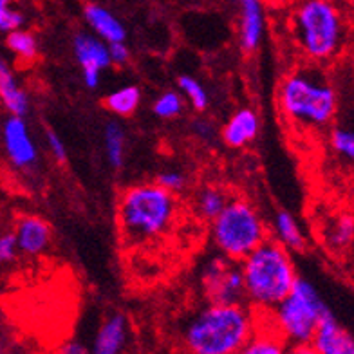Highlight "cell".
Here are the masks:
<instances>
[{
    "label": "cell",
    "instance_id": "6da1fadb",
    "mask_svg": "<svg viewBox=\"0 0 354 354\" xmlns=\"http://www.w3.org/2000/svg\"><path fill=\"white\" fill-rule=\"evenodd\" d=\"M288 10L291 42L304 62L324 66L340 56L347 20L336 0H297Z\"/></svg>",
    "mask_w": 354,
    "mask_h": 354
},
{
    "label": "cell",
    "instance_id": "7a4b0ae2",
    "mask_svg": "<svg viewBox=\"0 0 354 354\" xmlns=\"http://www.w3.org/2000/svg\"><path fill=\"white\" fill-rule=\"evenodd\" d=\"M277 105L286 122L300 131H324L335 122L338 94L315 64L295 67L280 80Z\"/></svg>",
    "mask_w": 354,
    "mask_h": 354
},
{
    "label": "cell",
    "instance_id": "3957f363",
    "mask_svg": "<svg viewBox=\"0 0 354 354\" xmlns=\"http://www.w3.org/2000/svg\"><path fill=\"white\" fill-rule=\"evenodd\" d=\"M259 315L246 302H208L190 317L183 344L190 354H235L253 336Z\"/></svg>",
    "mask_w": 354,
    "mask_h": 354
},
{
    "label": "cell",
    "instance_id": "277c9868",
    "mask_svg": "<svg viewBox=\"0 0 354 354\" xmlns=\"http://www.w3.org/2000/svg\"><path fill=\"white\" fill-rule=\"evenodd\" d=\"M179 212L176 194L158 183H136L118 199V228L132 246L150 244L172 228Z\"/></svg>",
    "mask_w": 354,
    "mask_h": 354
},
{
    "label": "cell",
    "instance_id": "5b68a950",
    "mask_svg": "<svg viewBox=\"0 0 354 354\" xmlns=\"http://www.w3.org/2000/svg\"><path fill=\"white\" fill-rule=\"evenodd\" d=\"M239 266L243 273L244 300L257 313L271 311L299 280L291 252L271 237L244 257Z\"/></svg>",
    "mask_w": 354,
    "mask_h": 354
},
{
    "label": "cell",
    "instance_id": "8992f818",
    "mask_svg": "<svg viewBox=\"0 0 354 354\" xmlns=\"http://www.w3.org/2000/svg\"><path fill=\"white\" fill-rule=\"evenodd\" d=\"M212 243L219 255L241 262L270 239V228L261 212L246 199L232 197L214 221H210Z\"/></svg>",
    "mask_w": 354,
    "mask_h": 354
},
{
    "label": "cell",
    "instance_id": "52a82bcc",
    "mask_svg": "<svg viewBox=\"0 0 354 354\" xmlns=\"http://www.w3.org/2000/svg\"><path fill=\"white\" fill-rule=\"evenodd\" d=\"M327 313H331V309L327 308L318 289L308 279L299 277L286 299L262 315L286 344L297 345L311 344L318 324Z\"/></svg>",
    "mask_w": 354,
    "mask_h": 354
},
{
    "label": "cell",
    "instance_id": "ba28073f",
    "mask_svg": "<svg viewBox=\"0 0 354 354\" xmlns=\"http://www.w3.org/2000/svg\"><path fill=\"white\" fill-rule=\"evenodd\" d=\"M201 288L208 302H244L243 273L239 262L226 257H214L201 270Z\"/></svg>",
    "mask_w": 354,
    "mask_h": 354
},
{
    "label": "cell",
    "instance_id": "9c48e42d",
    "mask_svg": "<svg viewBox=\"0 0 354 354\" xmlns=\"http://www.w3.org/2000/svg\"><path fill=\"white\" fill-rule=\"evenodd\" d=\"M73 51L84 75V84L88 88L98 87L102 82V73L111 66L109 44L93 33H78L73 40Z\"/></svg>",
    "mask_w": 354,
    "mask_h": 354
},
{
    "label": "cell",
    "instance_id": "30bf717a",
    "mask_svg": "<svg viewBox=\"0 0 354 354\" xmlns=\"http://www.w3.org/2000/svg\"><path fill=\"white\" fill-rule=\"evenodd\" d=\"M2 143L6 156L20 170L33 168L38 161V149L29 125L20 116H10L2 127Z\"/></svg>",
    "mask_w": 354,
    "mask_h": 354
},
{
    "label": "cell",
    "instance_id": "8fae6325",
    "mask_svg": "<svg viewBox=\"0 0 354 354\" xmlns=\"http://www.w3.org/2000/svg\"><path fill=\"white\" fill-rule=\"evenodd\" d=\"M266 6L261 0H244L239 4V44L246 55L261 49L266 37Z\"/></svg>",
    "mask_w": 354,
    "mask_h": 354
},
{
    "label": "cell",
    "instance_id": "7c38bea8",
    "mask_svg": "<svg viewBox=\"0 0 354 354\" xmlns=\"http://www.w3.org/2000/svg\"><path fill=\"white\" fill-rule=\"evenodd\" d=\"M15 239L19 253L26 257H40L51 246V226L38 215H24L15 226Z\"/></svg>",
    "mask_w": 354,
    "mask_h": 354
},
{
    "label": "cell",
    "instance_id": "4fadbf2b",
    "mask_svg": "<svg viewBox=\"0 0 354 354\" xmlns=\"http://www.w3.org/2000/svg\"><path fill=\"white\" fill-rule=\"evenodd\" d=\"M311 345L318 354H354V340L333 313H327L313 335Z\"/></svg>",
    "mask_w": 354,
    "mask_h": 354
},
{
    "label": "cell",
    "instance_id": "5bb4252c",
    "mask_svg": "<svg viewBox=\"0 0 354 354\" xmlns=\"http://www.w3.org/2000/svg\"><path fill=\"white\" fill-rule=\"evenodd\" d=\"M261 131V120L253 109L244 107L233 112L223 127V141L230 149H244L252 143Z\"/></svg>",
    "mask_w": 354,
    "mask_h": 354
},
{
    "label": "cell",
    "instance_id": "9a60e30c",
    "mask_svg": "<svg viewBox=\"0 0 354 354\" xmlns=\"http://www.w3.org/2000/svg\"><path fill=\"white\" fill-rule=\"evenodd\" d=\"M84 19L87 26L91 28L93 35L102 38L105 44L125 42L127 29L123 22L118 19L116 15L109 11L105 6L100 4H87L84 8Z\"/></svg>",
    "mask_w": 354,
    "mask_h": 354
},
{
    "label": "cell",
    "instance_id": "2e32d148",
    "mask_svg": "<svg viewBox=\"0 0 354 354\" xmlns=\"http://www.w3.org/2000/svg\"><path fill=\"white\" fill-rule=\"evenodd\" d=\"M129 336V322L125 315L116 313L100 326L94 336L93 354H122Z\"/></svg>",
    "mask_w": 354,
    "mask_h": 354
},
{
    "label": "cell",
    "instance_id": "e0dca14e",
    "mask_svg": "<svg viewBox=\"0 0 354 354\" xmlns=\"http://www.w3.org/2000/svg\"><path fill=\"white\" fill-rule=\"evenodd\" d=\"M0 102L10 112V116L26 118L29 112V96L26 88L15 76V71L6 60L0 58Z\"/></svg>",
    "mask_w": 354,
    "mask_h": 354
},
{
    "label": "cell",
    "instance_id": "ac0fdd59",
    "mask_svg": "<svg viewBox=\"0 0 354 354\" xmlns=\"http://www.w3.org/2000/svg\"><path fill=\"white\" fill-rule=\"evenodd\" d=\"M257 315H259V324L255 333L235 354H286L288 344L282 340V336L271 327L262 313Z\"/></svg>",
    "mask_w": 354,
    "mask_h": 354
},
{
    "label": "cell",
    "instance_id": "d6986e66",
    "mask_svg": "<svg viewBox=\"0 0 354 354\" xmlns=\"http://www.w3.org/2000/svg\"><path fill=\"white\" fill-rule=\"evenodd\" d=\"M288 252H304L306 250V233L293 214L279 210L273 217V237Z\"/></svg>",
    "mask_w": 354,
    "mask_h": 354
},
{
    "label": "cell",
    "instance_id": "ffe728a7",
    "mask_svg": "<svg viewBox=\"0 0 354 354\" xmlns=\"http://www.w3.org/2000/svg\"><path fill=\"white\" fill-rule=\"evenodd\" d=\"M324 237L329 248L335 252H345L353 246L354 239V221L353 214L349 212H340L336 214L324 230Z\"/></svg>",
    "mask_w": 354,
    "mask_h": 354
},
{
    "label": "cell",
    "instance_id": "44dd1931",
    "mask_svg": "<svg viewBox=\"0 0 354 354\" xmlns=\"http://www.w3.org/2000/svg\"><path fill=\"white\" fill-rule=\"evenodd\" d=\"M232 197L226 194L221 187L215 185H206L201 188L196 194V201H194V208H196L197 215L203 221H214L217 215L223 212V208L228 205V201Z\"/></svg>",
    "mask_w": 354,
    "mask_h": 354
},
{
    "label": "cell",
    "instance_id": "7402d4cb",
    "mask_svg": "<svg viewBox=\"0 0 354 354\" xmlns=\"http://www.w3.org/2000/svg\"><path fill=\"white\" fill-rule=\"evenodd\" d=\"M141 103V88L138 85H123L103 100V105L116 116L127 118L138 111Z\"/></svg>",
    "mask_w": 354,
    "mask_h": 354
},
{
    "label": "cell",
    "instance_id": "603a6c76",
    "mask_svg": "<svg viewBox=\"0 0 354 354\" xmlns=\"http://www.w3.org/2000/svg\"><path fill=\"white\" fill-rule=\"evenodd\" d=\"M103 145H105V154L112 168H122L125 163L127 140L125 131L120 122H109L103 129Z\"/></svg>",
    "mask_w": 354,
    "mask_h": 354
},
{
    "label": "cell",
    "instance_id": "cb8c5ba5",
    "mask_svg": "<svg viewBox=\"0 0 354 354\" xmlns=\"http://www.w3.org/2000/svg\"><path fill=\"white\" fill-rule=\"evenodd\" d=\"M6 44L8 49L22 62H33L38 56V40L28 29L20 28L8 33Z\"/></svg>",
    "mask_w": 354,
    "mask_h": 354
},
{
    "label": "cell",
    "instance_id": "d4e9b609",
    "mask_svg": "<svg viewBox=\"0 0 354 354\" xmlns=\"http://www.w3.org/2000/svg\"><path fill=\"white\" fill-rule=\"evenodd\" d=\"M177 85H179V93L185 98V102L190 103L197 112H203L208 109L210 96H208V91L199 80L190 75H183L177 80Z\"/></svg>",
    "mask_w": 354,
    "mask_h": 354
},
{
    "label": "cell",
    "instance_id": "484cf974",
    "mask_svg": "<svg viewBox=\"0 0 354 354\" xmlns=\"http://www.w3.org/2000/svg\"><path fill=\"white\" fill-rule=\"evenodd\" d=\"M152 109L159 120H174L185 111V98L179 91H165L156 98Z\"/></svg>",
    "mask_w": 354,
    "mask_h": 354
},
{
    "label": "cell",
    "instance_id": "4316f807",
    "mask_svg": "<svg viewBox=\"0 0 354 354\" xmlns=\"http://www.w3.org/2000/svg\"><path fill=\"white\" fill-rule=\"evenodd\" d=\"M329 145L336 154L345 161H353L354 158V134L345 127H333L329 132Z\"/></svg>",
    "mask_w": 354,
    "mask_h": 354
},
{
    "label": "cell",
    "instance_id": "83f0119b",
    "mask_svg": "<svg viewBox=\"0 0 354 354\" xmlns=\"http://www.w3.org/2000/svg\"><path fill=\"white\" fill-rule=\"evenodd\" d=\"M24 15L13 8V0H0V31L11 33L24 26Z\"/></svg>",
    "mask_w": 354,
    "mask_h": 354
},
{
    "label": "cell",
    "instance_id": "f1b7e54d",
    "mask_svg": "<svg viewBox=\"0 0 354 354\" xmlns=\"http://www.w3.org/2000/svg\"><path fill=\"white\" fill-rule=\"evenodd\" d=\"M156 183L170 194H177L187 187V176L181 170H163V172L158 174Z\"/></svg>",
    "mask_w": 354,
    "mask_h": 354
},
{
    "label": "cell",
    "instance_id": "f546056e",
    "mask_svg": "<svg viewBox=\"0 0 354 354\" xmlns=\"http://www.w3.org/2000/svg\"><path fill=\"white\" fill-rule=\"evenodd\" d=\"M19 255V246L13 232L0 233V266H6L13 262Z\"/></svg>",
    "mask_w": 354,
    "mask_h": 354
},
{
    "label": "cell",
    "instance_id": "4dcf8cb0",
    "mask_svg": "<svg viewBox=\"0 0 354 354\" xmlns=\"http://www.w3.org/2000/svg\"><path fill=\"white\" fill-rule=\"evenodd\" d=\"M47 149H49V152H51L53 158L58 161V163H66L67 161V147L66 143H64V140H62V136L56 134L55 131H47Z\"/></svg>",
    "mask_w": 354,
    "mask_h": 354
},
{
    "label": "cell",
    "instance_id": "1f68e13d",
    "mask_svg": "<svg viewBox=\"0 0 354 354\" xmlns=\"http://www.w3.org/2000/svg\"><path fill=\"white\" fill-rule=\"evenodd\" d=\"M109 58H111V66H125L127 62L131 60V51L125 42H114L109 44Z\"/></svg>",
    "mask_w": 354,
    "mask_h": 354
},
{
    "label": "cell",
    "instance_id": "d6a6232c",
    "mask_svg": "<svg viewBox=\"0 0 354 354\" xmlns=\"http://www.w3.org/2000/svg\"><path fill=\"white\" fill-rule=\"evenodd\" d=\"M194 134L206 143V141L214 140L217 132H215L214 125L208 120H199V122L194 123Z\"/></svg>",
    "mask_w": 354,
    "mask_h": 354
},
{
    "label": "cell",
    "instance_id": "836d02e7",
    "mask_svg": "<svg viewBox=\"0 0 354 354\" xmlns=\"http://www.w3.org/2000/svg\"><path fill=\"white\" fill-rule=\"evenodd\" d=\"M286 354H318V353L311 344H297V345H288Z\"/></svg>",
    "mask_w": 354,
    "mask_h": 354
},
{
    "label": "cell",
    "instance_id": "e575fe53",
    "mask_svg": "<svg viewBox=\"0 0 354 354\" xmlns=\"http://www.w3.org/2000/svg\"><path fill=\"white\" fill-rule=\"evenodd\" d=\"M62 354H88V351L85 349V345L80 344V342H67V344L62 347Z\"/></svg>",
    "mask_w": 354,
    "mask_h": 354
},
{
    "label": "cell",
    "instance_id": "d590c367",
    "mask_svg": "<svg viewBox=\"0 0 354 354\" xmlns=\"http://www.w3.org/2000/svg\"><path fill=\"white\" fill-rule=\"evenodd\" d=\"M266 8H273V10H288L289 6L297 2V0H261Z\"/></svg>",
    "mask_w": 354,
    "mask_h": 354
},
{
    "label": "cell",
    "instance_id": "8d00e7d4",
    "mask_svg": "<svg viewBox=\"0 0 354 354\" xmlns=\"http://www.w3.org/2000/svg\"><path fill=\"white\" fill-rule=\"evenodd\" d=\"M232 2H233V4H241V2H244V0H232Z\"/></svg>",
    "mask_w": 354,
    "mask_h": 354
}]
</instances>
